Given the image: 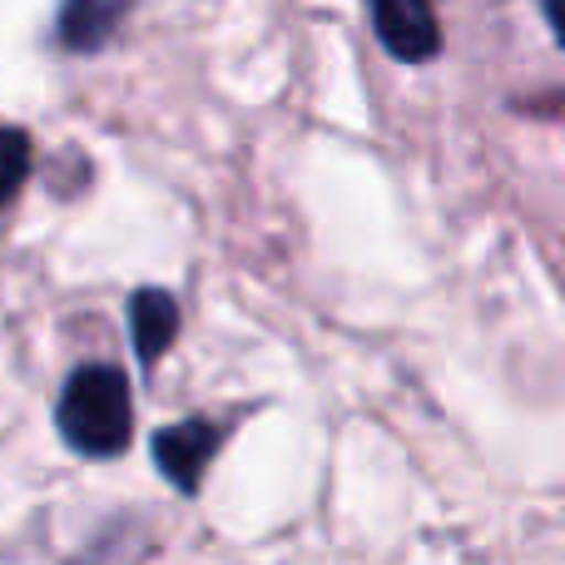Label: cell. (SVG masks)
<instances>
[{"mask_svg":"<svg viewBox=\"0 0 565 565\" xmlns=\"http://www.w3.org/2000/svg\"><path fill=\"white\" fill-rule=\"evenodd\" d=\"M179 322H184V312H179L174 292L139 288L135 298H129V342H135L139 367H154V362L164 358L169 348H174Z\"/></svg>","mask_w":565,"mask_h":565,"instance_id":"obj_5","label":"cell"},{"mask_svg":"<svg viewBox=\"0 0 565 565\" xmlns=\"http://www.w3.org/2000/svg\"><path fill=\"white\" fill-rule=\"evenodd\" d=\"M30 164H35V145H30V135L15 129V125H0V209L25 189Z\"/></svg>","mask_w":565,"mask_h":565,"instance_id":"obj_6","label":"cell"},{"mask_svg":"<svg viewBox=\"0 0 565 565\" xmlns=\"http://www.w3.org/2000/svg\"><path fill=\"white\" fill-rule=\"evenodd\" d=\"M541 10H546V25L556 35V45L565 50V0H541Z\"/></svg>","mask_w":565,"mask_h":565,"instance_id":"obj_7","label":"cell"},{"mask_svg":"<svg viewBox=\"0 0 565 565\" xmlns=\"http://www.w3.org/2000/svg\"><path fill=\"white\" fill-rule=\"evenodd\" d=\"M129 10H135V0H60L55 40L70 55H95L119 35Z\"/></svg>","mask_w":565,"mask_h":565,"instance_id":"obj_4","label":"cell"},{"mask_svg":"<svg viewBox=\"0 0 565 565\" xmlns=\"http://www.w3.org/2000/svg\"><path fill=\"white\" fill-rule=\"evenodd\" d=\"M372 35L397 65H427L441 55V20L431 0H367Z\"/></svg>","mask_w":565,"mask_h":565,"instance_id":"obj_3","label":"cell"},{"mask_svg":"<svg viewBox=\"0 0 565 565\" xmlns=\"http://www.w3.org/2000/svg\"><path fill=\"white\" fill-rule=\"evenodd\" d=\"M218 447H224V427H218V422H204V417H184V422L159 427L154 437H149L159 477H164L174 491H184V497H199L204 471L214 467Z\"/></svg>","mask_w":565,"mask_h":565,"instance_id":"obj_2","label":"cell"},{"mask_svg":"<svg viewBox=\"0 0 565 565\" xmlns=\"http://www.w3.org/2000/svg\"><path fill=\"white\" fill-rule=\"evenodd\" d=\"M55 427H60V441L85 461L125 457L129 441H135L129 377L115 362H79V367H70L55 402Z\"/></svg>","mask_w":565,"mask_h":565,"instance_id":"obj_1","label":"cell"}]
</instances>
